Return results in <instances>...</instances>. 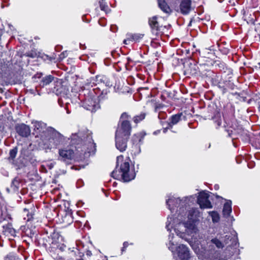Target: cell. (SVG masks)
I'll use <instances>...</instances> for the list:
<instances>
[{
  "label": "cell",
  "mask_w": 260,
  "mask_h": 260,
  "mask_svg": "<svg viewBox=\"0 0 260 260\" xmlns=\"http://www.w3.org/2000/svg\"><path fill=\"white\" fill-rule=\"evenodd\" d=\"M170 224L201 259H230L239 253L231 204L206 191L184 198L172 210Z\"/></svg>",
  "instance_id": "1"
},
{
  "label": "cell",
  "mask_w": 260,
  "mask_h": 260,
  "mask_svg": "<svg viewBox=\"0 0 260 260\" xmlns=\"http://www.w3.org/2000/svg\"><path fill=\"white\" fill-rule=\"evenodd\" d=\"M88 132L82 131L72 136L67 147L59 151V155L63 158L71 159L79 152L85 154L91 151L93 141Z\"/></svg>",
  "instance_id": "2"
},
{
  "label": "cell",
  "mask_w": 260,
  "mask_h": 260,
  "mask_svg": "<svg viewBox=\"0 0 260 260\" xmlns=\"http://www.w3.org/2000/svg\"><path fill=\"white\" fill-rule=\"evenodd\" d=\"M111 176L115 179L123 182H128L134 179L136 172L131 160L127 157L118 156L116 167Z\"/></svg>",
  "instance_id": "3"
},
{
  "label": "cell",
  "mask_w": 260,
  "mask_h": 260,
  "mask_svg": "<svg viewBox=\"0 0 260 260\" xmlns=\"http://www.w3.org/2000/svg\"><path fill=\"white\" fill-rule=\"evenodd\" d=\"M121 116L117 127L115 140L117 148L122 149L125 147L127 141L129 138L131 124L128 116Z\"/></svg>",
  "instance_id": "4"
},
{
  "label": "cell",
  "mask_w": 260,
  "mask_h": 260,
  "mask_svg": "<svg viewBox=\"0 0 260 260\" xmlns=\"http://www.w3.org/2000/svg\"><path fill=\"white\" fill-rule=\"evenodd\" d=\"M16 132L21 136L27 137L30 134V129L29 126L25 124H18L16 125Z\"/></svg>",
  "instance_id": "5"
},
{
  "label": "cell",
  "mask_w": 260,
  "mask_h": 260,
  "mask_svg": "<svg viewBox=\"0 0 260 260\" xmlns=\"http://www.w3.org/2000/svg\"><path fill=\"white\" fill-rule=\"evenodd\" d=\"M180 9L182 13L187 14L191 8L190 0H182L180 5Z\"/></svg>",
  "instance_id": "6"
},
{
  "label": "cell",
  "mask_w": 260,
  "mask_h": 260,
  "mask_svg": "<svg viewBox=\"0 0 260 260\" xmlns=\"http://www.w3.org/2000/svg\"><path fill=\"white\" fill-rule=\"evenodd\" d=\"M159 6L165 13H169L171 10L164 0H158Z\"/></svg>",
  "instance_id": "7"
}]
</instances>
